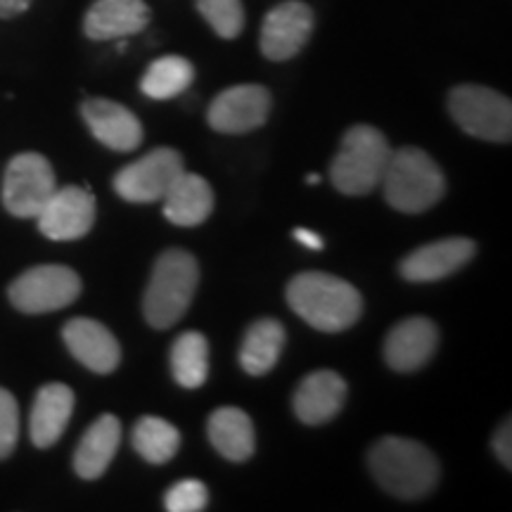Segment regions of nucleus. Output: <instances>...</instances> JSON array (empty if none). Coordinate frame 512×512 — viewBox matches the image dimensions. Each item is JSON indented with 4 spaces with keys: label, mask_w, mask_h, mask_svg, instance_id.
I'll use <instances>...</instances> for the list:
<instances>
[{
    "label": "nucleus",
    "mask_w": 512,
    "mask_h": 512,
    "mask_svg": "<svg viewBox=\"0 0 512 512\" xmlns=\"http://www.w3.org/2000/svg\"><path fill=\"white\" fill-rule=\"evenodd\" d=\"M313 34V10L302 0L275 5L261 24L259 46L271 62L292 60L302 53Z\"/></svg>",
    "instance_id": "obj_12"
},
{
    "label": "nucleus",
    "mask_w": 512,
    "mask_h": 512,
    "mask_svg": "<svg viewBox=\"0 0 512 512\" xmlns=\"http://www.w3.org/2000/svg\"><path fill=\"white\" fill-rule=\"evenodd\" d=\"M271 93L259 83H242L230 86L211 100L207 121L214 131L226 136H240V133L256 131L266 124L271 114Z\"/></svg>",
    "instance_id": "obj_10"
},
{
    "label": "nucleus",
    "mask_w": 512,
    "mask_h": 512,
    "mask_svg": "<svg viewBox=\"0 0 512 512\" xmlns=\"http://www.w3.org/2000/svg\"><path fill=\"white\" fill-rule=\"evenodd\" d=\"M171 373L183 389H200L209 375V342L202 332L188 330L171 347Z\"/></svg>",
    "instance_id": "obj_24"
},
{
    "label": "nucleus",
    "mask_w": 512,
    "mask_h": 512,
    "mask_svg": "<svg viewBox=\"0 0 512 512\" xmlns=\"http://www.w3.org/2000/svg\"><path fill=\"white\" fill-rule=\"evenodd\" d=\"M347 382L335 370H316L306 375L294 392L292 406L304 425L318 427L337 418L347 401Z\"/></svg>",
    "instance_id": "obj_17"
},
{
    "label": "nucleus",
    "mask_w": 512,
    "mask_h": 512,
    "mask_svg": "<svg viewBox=\"0 0 512 512\" xmlns=\"http://www.w3.org/2000/svg\"><path fill=\"white\" fill-rule=\"evenodd\" d=\"M150 24L145 0H95L83 17V31L91 41H114L140 34Z\"/></svg>",
    "instance_id": "obj_18"
},
{
    "label": "nucleus",
    "mask_w": 512,
    "mask_h": 512,
    "mask_svg": "<svg viewBox=\"0 0 512 512\" xmlns=\"http://www.w3.org/2000/svg\"><path fill=\"white\" fill-rule=\"evenodd\" d=\"M285 328L280 320L261 318L249 325L240 347V366L247 375L261 377L278 366L285 349Z\"/></svg>",
    "instance_id": "obj_23"
},
{
    "label": "nucleus",
    "mask_w": 512,
    "mask_h": 512,
    "mask_svg": "<svg viewBox=\"0 0 512 512\" xmlns=\"http://www.w3.org/2000/svg\"><path fill=\"white\" fill-rule=\"evenodd\" d=\"M207 486L197 479H183L166 491L164 508L169 512H202L207 508Z\"/></svg>",
    "instance_id": "obj_28"
},
{
    "label": "nucleus",
    "mask_w": 512,
    "mask_h": 512,
    "mask_svg": "<svg viewBox=\"0 0 512 512\" xmlns=\"http://www.w3.org/2000/svg\"><path fill=\"white\" fill-rule=\"evenodd\" d=\"M185 171L181 152L174 147H157L136 159L114 176V190L121 200L152 204L164 200L166 190Z\"/></svg>",
    "instance_id": "obj_9"
},
{
    "label": "nucleus",
    "mask_w": 512,
    "mask_h": 512,
    "mask_svg": "<svg viewBox=\"0 0 512 512\" xmlns=\"http://www.w3.org/2000/svg\"><path fill=\"white\" fill-rule=\"evenodd\" d=\"M81 117L93 136L114 152H133L143 143V124L136 114L119 102L91 98L81 105Z\"/></svg>",
    "instance_id": "obj_15"
},
{
    "label": "nucleus",
    "mask_w": 512,
    "mask_h": 512,
    "mask_svg": "<svg viewBox=\"0 0 512 512\" xmlns=\"http://www.w3.org/2000/svg\"><path fill=\"white\" fill-rule=\"evenodd\" d=\"M95 214H98V204H95L93 192L79 185H67L50 195V200L38 211L36 221L38 230L48 240L69 242L83 238L93 228Z\"/></svg>",
    "instance_id": "obj_11"
},
{
    "label": "nucleus",
    "mask_w": 512,
    "mask_h": 512,
    "mask_svg": "<svg viewBox=\"0 0 512 512\" xmlns=\"http://www.w3.org/2000/svg\"><path fill=\"white\" fill-rule=\"evenodd\" d=\"M121 444V422L117 415H100L88 427L74 453V470L81 479H100L117 456Z\"/></svg>",
    "instance_id": "obj_20"
},
{
    "label": "nucleus",
    "mask_w": 512,
    "mask_h": 512,
    "mask_svg": "<svg viewBox=\"0 0 512 512\" xmlns=\"http://www.w3.org/2000/svg\"><path fill=\"white\" fill-rule=\"evenodd\" d=\"M306 183H309V185H318V183H320V176H318V174H309V176H306Z\"/></svg>",
    "instance_id": "obj_33"
},
{
    "label": "nucleus",
    "mask_w": 512,
    "mask_h": 512,
    "mask_svg": "<svg viewBox=\"0 0 512 512\" xmlns=\"http://www.w3.org/2000/svg\"><path fill=\"white\" fill-rule=\"evenodd\" d=\"M389 155L392 147L380 128L368 124L351 126L330 164L332 185L349 197L368 195L382 183Z\"/></svg>",
    "instance_id": "obj_5"
},
{
    "label": "nucleus",
    "mask_w": 512,
    "mask_h": 512,
    "mask_svg": "<svg viewBox=\"0 0 512 512\" xmlns=\"http://www.w3.org/2000/svg\"><path fill=\"white\" fill-rule=\"evenodd\" d=\"M195 81V67L181 55L159 57L140 79V91L150 100H171L185 93Z\"/></svg>",
    "instance_id": "obj_25"
},
{
    "label": "nucleus",
    "mask_w": 512,
    "mask_h": 512,
    "mask_svg": "<svg viewBox=\"0 0 512 512\" xmlns=\"http://www.w3.org/2000/svg\"><path fill=\"white\" fill-rule=\"evenodd\" d=\"M74 413V392L67 384L53 382L38 389L34 408H31L29 434L36 448L55 446L67 430Z\"/></svg>",
    "instance_id": "obj_19"
},
{
    "label": "nucleus",
    "mask_w": 512,
    "mask_h": 512,
    "mask_svg": "<svg viewBox=\"0 0 512 512\" xmlns=\"http://www.w3.org/2000/svg\"><path fill=\"white\" fill-rule=\"evenodd\" d=\"M439 347V328L425 316L396 323L384 339V361L396 373L420 370Z\"/></svg>",
    "instance_id": "obj_14"
},
{
    "label": "nucleus",
    "mask_w": 512,
    "mask_h": 512,
    "mask_svg": "<svg viewBox=\"0 0 512 512\" xmlns=\"http://www.w3.org/2000/svg\"><path fill=\"white\" fill-rule=\"evenodd\" d=\"M207 434L211 446L230 463H245L254 456L256 439L252 418L235 406H223L211 413L207 422Z\"/></svg>",
    "instance_id": "obj_22"
},
{
    "label": "nucleus",
    "mask_w": 512,
    "mask_h": 512,
    "mask_svg": "<svg viewBox=\"0 0 512 512\" xmlns=\"http://www.w3.org/2000/svg\"><path fill=\"white\" fill-rule=\"evenodd\" d=\"M368 467L387 494L403 501H418L437 489L439 460L420 441L384 437L368 453Z\"/></svg>",
    "instance_id": "obj_2"
},
{
    "label": "nucleus",
    "mask_w": 512,
    "mask_h": 512,
    "mask_svg": "<svg viewBox=\"0 0 512 512\" xmlns=\"http://www.w3.org/2000/svg\"><path fill=\"white\" fill-rule=\"evenodd\" d=\"M380 185L389 207L401 214H422L432 209L446 192V178L439 164L420 147L392 150Z\"/></svg>",
    "instance_id": "obj_4"
},
{
    "label": "nucleus",
    "mask_w": 512,
    "mask_h": 512,
    "mask_svg": "<svg viewBox=\"0 0 512 512\" xmlns=\"http://www.w3.org/2000/svg\"><path fill=\"white\" fill-rule=\"evenodd\" d=\"M204 22L214 29L216 36L233 41L245 29V8L242 0H195Z\"/></svg>",
    "instance_id": "obj_27"
},
{
    "label": "nucleus",
    "mask_w": 512,
    "mask_h": 512,
    "mask_svg": "<svg viewBox=\"0 0 512 512\" xmlns=\"http://www.w3.org/2000/svg\"><path fill=\"white\" fill-rule=\"evenodd\" d=\"M494 453L501 460L503 467H512V430H510V418L498 427L494 434Z\"/></svg>",
    "instance_id": "obj_30"
},
{
    "label": "nucleus",
    "mask_w": 512,
    "mask_h": 512,
    "mask_svg": "<svg viewBox=\"0 0 512 512\" xmlns=\"http://www.w3.org/2000/svg\"><path fill=\"white\" fill-rule=\"evenodd\" d=\"M133 448L150 465H164L181 448V432L171 422L155 415H145L133 427Z\"/></svg>",
    "instance_id": "obj_26"
},
{
    "label": "nucleus",
    "mask_w": 512,
    "mask_h": 512,
    "mask_svg": "<svg viewBox=\"0 0 512 512\" xmlns=\"http://www.w3.org/2000/svg\"><path fill=\"white\" fill-rule=\"evenodd\" d=\"M292 238L299 242V245L309 247V249H323V238H320L318 233H313V230H306V228H294Z\"/></svg>",
    "instance_id": "obj_31"
},
{
    "label": "nucleus",
    "mask_w": 512,
    "mask_h": 512,
    "mask_svg": "<svg viewBox=\"0 0 512 512\" xmlns=\"http://www.w3.org/2000/svg\"><path fill=\"white\" fill-rule=\"evenodd\" d=\"M214 211V190L207 178L183 171L164 195V216L174 226L195 228Z\"/></svg>",
    "instance_id": "obj_21"
},
{
    "label": "nucleus",
    "mask_w": 512,
    "mask_h": 512,
    "mask_svg": "<svg viewBox=\"0 0 512 512\" xmlns=\"http://www.w3.org/2000/svg\"><path fill=\"white\" fill-rule=\"evenodd\" d=\"M477 245L470 238H444L403 256L399 271L408 283H437L470 264Z\"/></svg>",
    "instance_id": "obj_13"
},
{
    "label": "nucleus",
    "mask_w": 512,
    "mask_h": 512,
    "mask_svg": "<svg viewBox=\"0 0 512 512\" xmlns=\"http://www.w3.org/2000/svg\"><path fill=\"white\" fill-rule=\"evenodd\" d=\"M55 190V171L46 157L24 152L10 159L3 178V204L12 216L36 219Z\"/></svg>",
    "instance_id": "obj_8"
},
{
    "label": "nucleus",
    "mask_w": 512,
    "mask_h": 512,
    "mask_svg": "<svg viewBox=\"0 0 512 512\" xmlns=\"http://www.w3.org/2000/svg\"><path fill=\"white\" fill-rule=\"evenodd\" d=\"M200 285V266L185 249H169L155 261L147 283L143 313L155 330L174 328L190 309Z\"/></svg>",
    "instance_id": "obj_3"
},
{
    "label": "nucleus",
    "mask_w": 512,
    "mask_h": 512,
    "mask_svg": "<svg viewBox=\"0 0 512 512\" xmlns=\"http://www.w3.org/2000/svg\"><path fill=\"white\" fill-rule=\"evenodd\" d=\"M81 294V278L67 266L46 264L24 271L10 285L8 297L22 313H50L67 309Z\"/></svg>",
    "instance_id": "obj_7"
},
{
    "label": "nucleus",
    "mask_w": 512,
    "mask_h": 512,
    "mask_svg": "<svg viewBox=\"0 0 512 512\" xmlns=\"http://www.w3.org/2000/svg\"><path fill=\"white\" fill-rule=\"evenodd\" d=\"M448 112L467 136L489 143H510L512 105L505 95L486 86L463 83L448 93Z\"/></svg>",
    "instance_id": "obj_6"
},
{
    "label": "nucleus",
    "mask_w": 512,
    "mask_h": 512,
    "mask_svg": "<svg viewBox=\"0 0 512 512\" xmlns=\"http://www.w3.org/2000/svg\"><path fill=\"white\" fill-rule=\"evenodd\" d=\"M29 5L31 0H0V17L10 19L22 15V12L29 10Z\"/></svg>",
    "instance_id": "obj_32"
},
{
    "label": "nucleus",
    "mask_w": 512,
    "mask_h": 512,
    "mask_svg": "<svg viewBox=\"0 0 512 512\" xmlns=\"http://www.w3.org/2000/svg\"><path fill=\"white\" fill-rule=\"evenodd\" d=\"M19 439V406L8 389L0 387V460L10 458Z\"/></svg>",
    "instance_id": "obj_29"
},
{
    "label": "nucleus",
    "mask_w": 512,
    "mask_h": 512,
    "mask_svg": "<svg viewBox=\"0 0 512 512\" xmlns=\"http://www.w3.org/2000/svg\"><path fill=\"white\" fill-rule=\"evenodd\" d=\"M287 304L320 332L349 330L363 313V297L354 285L320 271L294 275L287 285Z\"/></svg>",
    "instance_id": "obj_1"
},
{
    "label": "nucleus",
    "mask_w": 512,
    "mask_h": 512,
    "mask_svg": "<svg viewBox=\"0 0 512 512\" xmlns=\"http://www.w3.org/2000/svg\"><path fill=\"white\" fill-rule=\"evenodd\" d=\"M62 339L81 366L98 375H110L121 363V347L110 328L93 318H74L64 325Z\"/></svg>",
    "instance_id": "obj_16"
}]
</instances>
